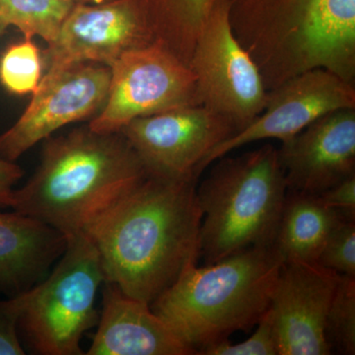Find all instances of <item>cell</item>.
<instances>
[{
	"label": "cell",
	"mask_w": 355,
	"mask_h": 355,
	"mask_svg": "<svg viewBox=\"0 0 355 355\" xmlns=\"http://www.w3.org/2000/svg\"><path fill=\"white\" fill-rule=\"evenodd\" d=\"M198 177L149 174L84 231L105 282L150 305L200 257Z\"/></svg>",
	"instance_id": "6da1fadb"
},
{
	"label": "cell",
	"mask_w": 355,
	"mask_h": 355,
	"mask_svg": "<svg viewBox=\"0 0 355 355\" xmlns=\"http://www.w3.org/2000/svg\"><path fill=\"white\" fill-rule=\"evenodd\" d=\"M149 172L120 132L87 128L51 139L36 173L14 190V211L64 235L84 232Z\"/></svg>",
	"instance_id": "7a4b0ae2"
},
{
	"label": "cell",
	"mask_w": 355,
	"mask_h": 355,
	"mask_svg": "<svg viewBox=\"0 0 355 355\" xmlns=\"http://www.w3.org/2000/svg\"><path fill=\"white\" fill-rule=\"evenodd\" d=\"M282 265L272 246L249 248L202 268L191 263L151 303V310L198 354L260 322Z\"/></svg>",
	"instance_id": "3957f363"
},
{
	"label": "cell",
	"mask_w": 355,
	"mask_h": 355,
	"mask_svg": "<svg viewBox=\"0 0 355 355\" xmlns=\"http://www.w3.org/2000/svg\"><path fill=\"white\" fill-rule=\"evenodd\" d=\"M216 161L197 187L205 265L249 248L272 246L287 193L279 151L272 144Z\"/></svg>",
	"instance_id": "277c9868"
},
{
	"label": "cell",
	"mask_w": 355,
	"mask_h": 355,
	"mask_svg": "<svg viewBox=\"0 0 355 355\" xmlns=\"http://www.w3.org/2000/svg\"><path fill=\"white\" fill-rule=\"evenodd\" d=\"M105 282L99 252L85 233L67 236L50 277L27 291L19 324L28 345L43 355H81V338L99 321L98 288Z\"/></svg>",
	"instance_id": "5b68a950"
},
{
	"label": "cell",
	"mask_w": 355,
	"mask_h": 355,
	"mask_svg": "<svg viewBox=\"0 0 355 355\" xmlns=\"http://www.w3.org/2000/svg\"><path fill=\"white\" fill-rule=\"evenodd\" d=\"M200 106L246 128L265 109L268 92L258 65L233 33L228 0H218L200 32L190 64Z\"/></svg>",
	"instance_id": "8992f818"
},
{
	"label": "cell",
	"mask_w": 355,
	"mask_h": 355,
	"mask_svg": "<svg viewBox=\"0 0 355 355\" xmlns=\"http://www.w3.org/2000/svg\"><path fill=\"white\" fill-rule=\"evenodd\" d=\"M111 71L108 97L89 123L93 132H119L135 119L200 105L195 74L157 44L127 51Z\"/></svg>",
	"instance_id": "52a82bcc"
},
{
	"label": "cell",
	"mask_w": 355,
	"mask_h": 355,
	"mask_svg": "<svg viewBox=\"0 0 355 355\" xmlns=\"http://www.w3.org/2000/svg\"><path fill=\"white\" fill-rule=\"evenodd\" d=\"M233 33L260 69L266 90L313 69L320 0H228Z\"/></svg>",
	"instance_id": "ba28073f"
},
{
	"label": "cell",
	"mask_w": 355,
	"mask_h": 355,
	"mask_svg": "<svg viewBox=\"0 0 355 355\" xmlns=\"http://www.w3.org/2000/svg\"><path fill=\"white\" fill-rule=\"evenodd\" d=\"M111 76V67L96 62L48 70L24 114L0 135V157L13 162L55 130L101 111Z\"/></svg>",
	"instance_id": "9c48e42d"
},
{
	"label": "cell",
	"mask_w": 355,
	"mask_h": 355,
	"mask_svg": "<svg viewBox=\"0 0 355 355\" xmlns=\"http://www.w3.org/2000/svg\"><path fill=\"white\" fill-rule=\"evenodd\" d=\"M120 132L149 174L198 178L200 163L238 128L225 116L197 105L135 119Z\"/></svg>",
	"instance_id": "30bf717a"
},
{
	"label": "cell",
	"mask_w": 355,
	"mask_h": 355,
	"mask_svg": "<svg viewBox=\"0 0 355 355\" xmlns=\"http://www.w3.org/2000/svg\"><path fill=\"white\" fill-rule=\"evenodd\" d=\"M347 108L355 109L354 84L323 69L291 77L268 91L265 109L251 123L210 151L198 175L235 149L260 140L286 141L324 114Z\"/></svg>",
	"instance_id": "8fae6325"
},
{
	"label": "cell",
	"mask_w": 355,
	"mask_h": 355,
	"mask_svg": "<svg viewBox=\"0 0 355 355\" xmlns=\"http://www.w3.org/2000/svg\"><path fill=\"white\" fill-rule=\"evenodd\" d=\"M149 44L153 40L135 0L76 2L42 58L46 71L83 62L111 67L123 53Z\"/></svg>",
	"instance_id": "7c38bea8"
},
{
	"label": "cell",
	"mask_w": 355,
	"mask_h": 355,
	"mask_svg": "<svg viewBox=\"0 0 355 355\" xmlns=\"http://www.w3.org/2000/svg\"><path fill=\"white\" fill-rule=\"evenodd\" d=\"M340 275L317 263L282 265L270 305L279 355L331 354L324 324Z\"/></svg>",
	"instance_id": "4fadbf2b"
},
{
	"label": "cell",
	"mask_w": 355,
	"mask_h": 355,
	"mask_svg": "<svg viewBox=\"0 0 355 355\" xmlns=\"http://www.w3.org/2000/svg\"><path fill=\"white\" fill-rule=\"evenodd\" d=\"M287 191L319 195L355 175V109L313 121L277 149Z\"/></svg>",
	"instance_id": "5bb4252c"
},
{
	"label": "cell",
	"mask_w": 355,
	"mask_h": 355,
	"mask_svg": "<svg viewBox=\"0 0 355 355\" xmlns=\"http://www.w3.org/2000/svg\"><path fill=\"white\" fill-rule=\"evenodd\" d=\"M103 309L88 355H193L150 305L104 282Z\"/></svg>",
	"instance_id": "9a60e30c"
},
{
	"label": "cell",
	"mask_w": 355,
	"mask_h": 355,
	"mask_svg": "<svg viewBox=\"0 0 355 355\" xmlns=\"http://www.w3.org/2000/svg\"><path fill=\"white\" fill-rule=\"evenodd\" d=\"M67 245V236L44 222L0 211V289L12 296L29 291Z\"/></svg>",
	"instance_id": "2e32d148"
},
{
	"label": "cell",
	"mask_w": 355,
	"mask_h": 355,
	"mask_svg": "<svg viewBox=\"0 0 355 355\" xmlns=\"http://www.w3.org/2000/svg\"><path fill=\"white\" fill-rule=\"evenodd\" d=\"M343 219L319 195L287 191L272 247L284 263H317L331 231Z\"/></svg>",
	"instance_id": "e0dca14e"
},
{
	"label": "cell",
	"mask_w": 355,
	"mask_h": 355,
	"mask_svg": "<svg viewBox=\"0 0 355 355\" xmlns=\"http://www.w3.org/2000/svg\"><path fill=\"white\" fill-rule=\"evenodd\" d=\"M218 0H135L153 44L189 67L198 36Z\"/></svg>",
	"instance_id": "ac0fdd59"
},
{
	"label": "cell",
	"mask_w": 355,
	"mask_h": 355,
	"mask_svg": "<svg viewBox=\"0 0 355 355\" xmlns=\"http://www.w3.org/2000/svg\"><path fill=\"white\" fill-rule=\"evenodd\" d=\"M76 0H0V35L15 26L32 39L39 36L48 44L57 38L60 27L76 6Z\"/></svg>",
	"instance_id": "d6986e66"
},
{
	"label": "cell",
	"mask_w": 355,
	"mask_h": 355,
	"mask_svg": "<svg viewBox=\"0 0 355 355\" xmlns=\"http://www.w3.org/2000/svg\"><path fill=\"white\" fill-rule=\"evenodd\" d=\"M331 352L355 354V277L340 275L324 324Z\"/></svg>",
	"instance_id": "ffe728a7"
},
{
	"label": "cell",
	"mask_w": 355,
	"mask_h": 355,
	"mask_svg": "<svg viewBox=\"0 0 355 355\" xmlns=\"http://www.w3.org/2000/svg\"><path fill=\"white\" fill-rule=\"evenodd\" d=\"M43 58L32 39L9 46L0 58V83L10 93H34L43 77Z\"/></svg>",
	"instance_id": "44dd1931"
},
{
	"label": "cell",
	"mask_w": 355,
	"mask_h": 355,
	"mask_svg": "<svg viewBox=\"0 0 355 355\" xmlns=\"http://www.w3.org/2000/svg\"><path fill=\"white\" fill-rule=\"evenodd\" d=\"M317 263L340 275L355 277V220L343 219L331 231Z\"/></svg>",
	"instance_id": "7402d4cb"
},
{
	"label": "cell",
	"mask_w": 355,
	"mask_h": 355,
	"mask_svg": "<svg viewBox=\"0 0 355 355\" xmlns=\"http://www.w3.org/2000/svg\"><path fill=\"white\" fill-rule=\"evenodd\" d=\"M253 335L241 343H231L228 340L205 347L202 355H279V342L270 308L257 324Z\"/></svg>",
	"instance_id": "603a6c76"
},
{
	"label": "cell",
	"mask_w": 355,
	"mask_h": 355,
	"mask_svg": "<svg viewBox=\"0 0 355 355\" xmlns=\"http://www.w3.org/2000/svg\"><path fill=\"white\" fill-rule=\"evenodd\" d=\"M27 302V291L0 301V355H23L17 328Z\"/></svg>",
	"instance_id": "cb8c5ba5"
},
{
	"label": "cell",
	"mask_w": 355,
	"mask_h": 355,
	"mask_svg": "<svg viewBox=\"0 0 355 355\" xmlns=\"http://www.w3.org/2000/svg\"><path fill=\"white\" fill-rule=\"evenodd\" d=\"M319 196L328 207L340 212L345 219L355 220V175Z\"/></svg>",
	"instance_id": "d4e9b609"
},
{
	"label": "cell",
	"mask_w": 355,
	"mask_h": 355,
	"mask_svg": "<svg viewBox=\"0 0 355 355\" xmlns=\"http://www.w3.org/2000/svg\"><path fill=\"white\" fill-rule=\"evenodd\" d=\"M22 176L23 171L19 166L0 157V207H12L13 186Z\"/></svg>",
	"instance_id": "484cf974"
},
{
	"label": "cell",
	"mask_w": 355,
	"mask_h": 355,
	"mask_svg": "<svg viewBox=\"0 0 355 355\" xmlns=\"http://www.w3.org/2000/svg\"><path fill=\"white\" fill-rule=\"evenodd\" d=\"M76 1L88 4H100L106 3V2L112 1V0H76Z\"/></svg>",
	"instance_id": "4316f807"
}]
</instances>
